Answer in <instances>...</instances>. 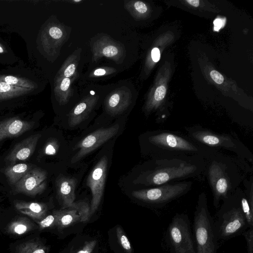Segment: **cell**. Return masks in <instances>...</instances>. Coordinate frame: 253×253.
Wrapping results in <instances>:
<instances>
[{
    "label": "cell",
    "instance_id": "obj_1",
    "mask_svg": "<svg viewBox=\"0 0 253 253\" xmlns=\"http://www.w3.org/2000/svg\"><path fill=\"white\" fill-rule=\"evenodd\" d=\"M204 159L203 173L206 175L212 193L213 206L217 209L220 202L240 187L245 175L252 174L253 169L247 161L212 148Z\"/></svg>",
    "mask_w": 253,
    "mask_h": 253
},
{
    "label": "cell",
    "instance_id": "obj_2",
    "mask_svg": "<svg viewBox=\"0 0 253 253\" xmlns=\"http://www.w3.org/2000/svg\"><path fill=\"white\" fill-rule=\"evenodd\" d=\"M205 168L204 159L199 156L153 157L135 181L146 187H154L198 177Z\"/></svg>",
    "mask_w": 253,
    "mask_h": 253
},
{
    "label": "cell",
    "instance_id": "obj_3",
    "mask_svg": "<svg viewBox=\"0 0 253 253\" xmlns=\"http://www.w3.org/2000/svg\"><path fill=\"white\" fill-rule=\"evenodd\" d=\"M145 137L148 151L152 158L196 155L204 158L211 149L196 143L187 135L169 130L151 131Z\"/></svg>",
    "mask_w": 253,
    "mask_h": 253
},
{
    "label": "cell",
    "instance_id": "obj_4",
    "mask_svg": "<svg viewBox=\"0 0 253 253\" xmlns=\"http://www.w3.org/2000/svg\"><path fill=\"white\" fill-rule=\"evenodd\" d=\"M187 135L200 145L221 151L225 150L235 154L237 157L253 163V154L249 148L237 136L219 133L200 125L186 126Z\"/></svg>",
    "mask_w": 253,
    "mask_h": 253
},
{
    "label": "cell",
    "instance_id": "obj_5",
    "mask_svg": "<svg viewBox=\"0 0 253 253\" xmlns=\"http://www.w3.org/2000/svg\"><path fill=\"white\" fill-rule=\"evenodd\" d=\"M193 235L196 253H216L219 240L204 192L198 196L194 212Z\"/></svg>",
    "mask_w": 253,
    "mask_h": 253
},
{
    "label": "cell",
    "instance_id": "obj_6",
    "mask_svg": "<svg viewBox=\"0 0 253 253\" xmlns=\"http://www.w3.org/2000/svg\"><path fill=\"white\" fill-rule=\"evenodd\" d=\"M219 208L214 221L219 240L232 238L249 228L235 191L222 201Z\"/></svg>",
    "mask_w": 253,
    "mask_h": 253
},
{
    "label": "cell",
    "instance_id": "obj_7",
    "mask_svg": "<svg viewBox=\"0 0 253 253\" xmlns=\"http://www.w3.org/2000/svg\"><path fill=\"white\" fill-rule=\"evenodd\" d=\"M193 184L192 181L186 180L171 182L134 190L131 195L144 203L161 208L187 194L191 189Z\"/></svg>",
    "mask_w": 253,
    "mask_h": 253
},
{
    "label": "cell",
    "instance_id": "obj_8",
    "mask_svg": "<svg viewBox=\"0 0 253 253\" xmlns=\"http://www.w3.org/2000/svg\"><path fill=\"white\" fill-rule=\"evenodd\" d=\"M170 253H196L190 221L185 213H176L171 219L165 236Z\"/></svg>",
    "mask_w": 253,
    "mask_h": 253
},
{
    "label": "cell",
    "instance_id": "obj_9",
    "mask_svg": "<svg viewBox=\"0 0 253 253\" xmlns=\"http://www.w3.org/2000/svg\"><path fill=\"white\" fill-rule=\"evenodd\" d=\"M119 127V125H115L109 127L98 129L87 135L77 144L75 149L79 150L72 157L71 163L79 161L109 140L117 133Z\"/></svg>",
    "mask_w": 253,
    "mask_h": 253
},
{
    "label": "cell",
    "instance_id": "obj_10",
    "mask_svg": "<svg viewBox=\"0 0 253 253\" xmlns=\"http://www.w3.org/2000/svg\"><path fill=\"white\" fill-rule=\"evenodd\" d=\"M108 159L103 157L91 170L87 178V185L91 190L92 200L90 215L97 210L103 196L107 173Z\"/></svg>",
    "mask_w": 253,
    "mask_h": 253
},
{
    "label": "cell",
    "instance_id": "obj_11",
    "mask_svg": "<svg viewBox=\"0 0 253 253\" xmlns=\"http://www.w3.org/2000/svg\"><path fill=\"white\" fill-rule=\"evenodd\" d=\"M92 61L105 57L117 63L122 62L126 50L123 45L107 35H101L91 43Z\"/></svg>",
    "mask_w": 253,
    "mask_h": 253
},
{
    "label": "cell",
    "instance_id": "obj_12",
    "mask_svg": "<svg viewBox=\"0 0 253 253\" xmlns=\"http://www.w3.org/2000/svg\"><path fill=\"white\" fill-rule=\"evenodd\" d=\"M46 172L40 168L31 169L15 184V192L34 196L42 193L46 188Z\"/></svg>",
    "mask_w": 253,
    "mask_h": 253
},
{
    "label": "cell",
    "instance_id": "obj_13",
    "mask_svg": "<svg viewBox=\"0 0 253 253\" xmlns=\"http://www.w3.org/2000/svg\"><path fill=\"white\" fill-rule=\"evenodd\" d=\"M132 94L130 90L123 86L111 92L106 97L105 108L107 112L112 115L123 113L130 105Z\"/></svg>",
    "mask_w": 253,
    "mask_h": 253
},
{
    "label": "cell",
    "instance_id": "obj_14",
    "mask_svg": "<svg viewBox=\"0 0 253 253\" xmlns=\"http://www.w3.org/2000/svg\"><path fill=\"white\" fill-rule=\"evenodd\" d=\"M41 137V134H35L16 144L6 156L5 160L12 164L27 160L34 153Z\"/></svg>",
    "mask_w": 253,
    "mask_h": 253
},
{
    "label": "cell",
    "instance_id": "obj_15",
    "mask_svg": "<svg viewBox=\"0 0 253 253\" xmlns=\"http://www.w3.org/2000/svg\"><path fill=\"white\" fill-rule=\"evenodd\" d=\"M33 122L27 121L17 117L0 122V142L6 138L17 137L31 129Z\"/></svg>",
    "mask_w": 253,
    "mask_h": 253
},
{
    "label": "cell",
    "instance_id": "obj_16",
    "mask_svg": "<svg viewBox=\"0 0 253 253\" xmlns=\"http://www.w3.org/2000/svg\"><path fill=\"white\" fill-rule=\"evenodd\" d=\"M98 99L99 96L94 95H89L83 98L69 114V125L74 127L85 120L95 107Z\"/></svg>",
    "mask_w": 253,
    "mask_h": 253
},
{
    "label": "cell",
    "instance_id": "obj_17",
    "mask_svg": "<svg viewBox=\"0 0 253 253\" xmlns=\"http://www.w3.org/2000/svg\"><path fill=\"white\" fill-rule=\"evenodd\" d=\"M77 180L64 175L60 176L56 180L57 195L62 202V209L70 207L75 199V190Z\"/></svg>",
    "mask_w": 253,
    "mask_h": 253
},
{
    "label": "cell",
    "instance_id": "obj_18",
    "mask_svg": "<svg viewBox=\"0 0 253 253\" xmlns=\"http://www.w3.org/2000/svg\"><path fill=\"white\" fill-rule=\"evenodd\" d=\"M44 43L46 47L56 48L60 47L64 42L67 33L63 28L57 24H52L46 27L44 33Z\"/></svg>",
    "mask_w": 253,
    "mask_h": 253
},
{
    "label": "cell",
    "instance_id": "obj_19",
    "mask_svg": "<svg viewBox=\"0 0 253 253\" xmlns=\"http://www.w3.org/2000/svg\"><path fill=\"white\" fill-rule=\"evenodd\" d=\"M75 80L65 77L55 78L54 92L60 105L67 103L73 95L72 84Z\"/></svg>",
    "mask_w": 253,
    "mask_h": 253
},
{
    "label": "cell",
    "instance_id": "obj_20",
    "mask_svg": "<svg viewBox=\"0 0 253 253\" xmlns=\"http://www.w3.org/2000/svg\"><path fill=\"white\" fill-rule=\"evenodd\" d=\"M81 53V49L79 48L69 56L59 70L55 78L65 77L76 79L79 75L78 66Z\"/></svg>",
    "mask_w": 253,
    "mask_h": 253
},
{
    "label": "cell",
    "instance_id": "obj_21",
    "mask_svg": "<svg viewBox=\"0 0 253 253\" xmlns=\"http://www.w3.org/2000/svg\"><path fill=\"white\" fill-rule=\"evenodd\" d=\"M56 216L55 225L63 229L77 222H81V216L76 209L69 207L54 211Z\"/></svg>",
    "mask_w": 253,
    "mask_h": 253
},
{
    "label": "cell",
    "instance_id": "obj_22",
    "mask_svg": "<svg viewBox=\"0 0 253 253\" xmlns=\"http://www.w3.org/2000/svg\"><path fill=\"white\" fill-rule=\"evenodd\" d=\"M15 206L22 213L37 218L43 217L47 210L45 204L37 202H18L16 203Z\"/></svg>",
    "mask_w": 253,
    "mask_h": 253
},
{
    "label": "cell",
    "instance_id": "obj_23",
    "mask_svg": "<svg viewBox=\"0 0 253 253\" xmlns=\"http://www.w3.org/2000/svg\"><path fill=\"white\" fill-rule=\"evenodd\" d=\"M31 169L32 166L29 164L19 163L7 167L4 170V173L9 182L12 185H15Z\"/></svg>",
    "mask_w": 253,
    "mask_h": 253
},
{
    "label": "cell",
    "instance_id": "obj_24",
    "mask_svg": "<svg viewBox=\"0 0 253 253\" xmlns=\"http://www.w3.org/2000/svg\"><path fill=\"white\" fill-rule=\"evenodd\" d=\"M33 89L17 87L4 82H0V100L8 99L23 95Z\"/></svg>",
    "mask_w": 253,
    "mask_h": 253
},
{
    "label": "cell",
    "instance_id": "obj_25",
    "mask_svg": "<svg viewBox=\"0 0 253 253\" xmlns=\"http://www.w3.org/2000/svg\"><path fill=\"white\" fill-rule=\"evenodd\" d=\"M235 193L248 222L249 228H253V208L250 205L244 190L239 187L236 189Z\"/></svg>",
    "mask_w": 253,
    "mask_h": 253
},
{
    "label": "cell",
    "instance_id": "obj_26",
    "mask_svg": "<svg viewBox=\"0 0 253 253\" xmlns=\"http://www.w3.org/2000/svg\"><path fill=\"white\" fill-rule=\"evenodd\" d=\"M0 82H4L15 86L32 89L36 87V84L28 79L10 75H0Z\"/></svg>",
    "mask_w": 253,
    "mask_h": 253
},
{
    "label": "cell",
    "instance_id": "obj_27",
    "mask_svg": "<svg viewBox=\"0 0 253 253\" xmlns=\"http://www.w3.org/2000/svg\"><path fill=\"white\" fill-rule=\"evenodd\" d=\"M124 6L125 8L134 17L145 14L148 11L146 4L141 1H128Z\"/></svg>",
    "mask_w": 253,
    "mask_h": 253
},
{
    "label": "cell",
    "instance_id": "obj_28",
    "mask_svg": "<svg viewBox=\"0 0 253 253\" xmlns=\"http://www.w3.org/2000/svg\"><path fill=\"white\" fill-rule=\"evenodd\" d=\"M70 207L76 209L81 216V222H85L88 221L91 215L90 208L87 202L84 201L74 202Z\"/></svg>",
    "mask_w": 253,
    "mask_h": 253
},
{
    "label": "cell",
    "instance_id": "obj_29",
    "mask_svg": "<svg viewBox=\"0 0 253 253\" xmlns=\"http://www.w3.org/2000/svg\"><path fill=\"white\" fill-rule=\"evenodd\" d=\"M18 253H46L45 248L36 242L26 243L21 245Z\"/></svg>",
    "mask_w": 253,
    "mask_h": 253
},
{
    "label": "cell",
    "instance_id": "obj_30",
    "mask_svg": "<svg viewBox=\"0 0 253 253\" xmlns=\"http://www.w3.org/2000/svg\"><path fill=\"white\" fill-rule=\"evenodd\" d=\"M245 187L244 191L248 200L250 205L253 208V177L251 175L249 178H245L243 181Z\"/></svg>",
    "mask_w": 253,
    "mask_h": 253
},
{
    "label": "cell",
    "instance_id": "obj_31",
    "mask_svg": "<svg viewBox=\"0 0 253 253\" xmlns=\"http://www.w3.org/2000/svg\"><path fill=\"white\" fill-rule=\"evenodd\" d=\"M116 233L119 242L123 249L127 253H131V244L125 233L120 226L116 229Z\"/></svg>",
    "mask_w": 253,
    "mask_h": 253
},
{
    "label": "cell",
    "instance_id": "obj_32",
    "mask_svg": "<svg viewBox=\"0 0 253 253\" xmlns=\"http://www.w3.org/2000/svg\"><path fill=\"white\" fill-rule=\"evenodd\" d=\"M116 72V70L111 67H104L97 68L92 71L89 74V77L94 78L107 76Z\"/></svg>",
    "mask_w": 253,
    "mask_h": 253
},
{
    "label": "cell",
    "instance_id": "obj_33",
    "mask_svg": "<svg viewBox=\"0 0 253 253\" xmlns=\"http://www.w3.org/2000/svg\"><path fill=\"white\" fill-rule=\"evenodd\" d=\"M59 149V143L55 139H51L48 141L43 148V153L47 155H55Z\"/></svg>",
    "mask_w": 253,
    "mask_h": 253
},
{
    "label": "cell",
    "instance_id": "obj_34",
    "mask_svg": "<svg viewBox=\"0 0 253 253\" xmlns=\"http://www.w3.org/2000/svg\"><path fill=\"white\" fill-rule=\"evenodd\" d=\"M247 245V253H253V228H248L242 234Z\"/></svg>",
    "mask_w": 253,
    "mask_h": 253
},
{
    "label": "cell",
    "instance_id": "obj_35",
    "mask_svg": "<svg viewBox=\"0 0 253 253\" xmlns=\"http://www.w3.org/2000/svg\"><path fill=\"white\" fill-rule=\"evenodd\" d=\"M55 222L56 216L53 212V214L49 215L41 220L40 222V225L42 228H46L52 225H55Z\"/></svg>",
    "mask_w": 253,
    "mask_h": 253
},
{
    "label": "cell",
    "instance_id": "obj_36",
    "mask_svg": "<svg viewBox=\"0 0 253 253\" xmlns=\"http://www.w3.org/2000/svg\"><path fill=\"white\" fill-rule=\"evenodd\" d=\"M96 244V240L86 242L84 243V246L76 253H92Z\"/></svg>",
    "mask_w": 253,
    "mask_h": 253
},
{
    "label": "cell",
    "instance_id": "obj_37",
    "mask_svg": "<svg viewBox=\"0 0 253 253\" xmlns=\"http://www.w3.org/2000/svg\"><path fill=\"white\" fill-rule=\"evenodd\" d=\"M166 89L163 85L158 86L154 93V99L157 102L162 100L166 95Z\"/></svg>",
    "mask_w": 253,
    "mask_h": 253
},
{
    "label": "cell",
    "instance_id": "obj_38",
    "mask_svg": "<svg viewBox=\"0 0 253 253\" xmlns=\"http://www.w3.org/2000/svg\"><path fill=\"white\" fill-rule=\"evenodd\" d=\"M210 76L211 79L218 84H221L223 82V77L215 70L211 71L210 73Z\"/></svg>",
    "mask_w": 253,
    "mask_h": 253
},
{
    "label": "cell",
    "instance_id": "obj_39",
    "mask_svg": "<svg viewBox=\"0 0 253 253\" xmlns=\"http://www.w3.org/2000/svg\"><path fill=\"white\" fill-rule=\"evenodd\" d=\"M27 230V227L25 224L22 223H18L15 225L14 231L18 234L24 233Z\"/></svg>",
    "mask_w": 253,
    "mask_h": 253
},
{
    "label": "cell",
    "instance_id": "obj_40",
    "mask_svg": "<svg viewBox=\"0 0 253 253\" xmlns=\"http://www.w3.org/2000/svg\"><path fill=\"white\" fill-rule=\"evenodd\" d=\"M151 56L154 62L159 61L160 59V52L159 48L157 47L153 48L151 50Z\"/></svg>",
    "mask_w": 253,
    "mask_h": 253
},
{
    "label": "cell",
    "instance_id": "obj_41",
    "mask_svg": "<svg viewBox=\"0 0 253 253\" xmlns=\"http://www.w3.org/2000/svg\"><path fill=\"white\" fill-rule=\"evenodd\" d=\"M214 30L216 31H218L219 30L224 26V22L222 20L220 19H216L214 22Z\"/></svg>",
    "mask_w": 253,
    "mask_h": 253
},
{
    "label": "cell",
    "instance_id": "obj_42",
    "mask_svg": "<svg viewBox=\"0 0 253 253\" xmlns=\"http://www.w3.org/2000/svg\"><path fill=\"white\" fill-rule=\"evenodd\" d=\"M186 1L194 7H198L199 5L200 1L198 0H189Z\"/></svg>",
    "mask_w": 253,
    "mask_h": 253
},
{
    "label": "cell",
    "instance_id": "obj_43",
    "mask_svg": "<svg viewBox=\"0 0 253 253\" xmlns=\"http://www.w3.org/2000/svg\"><path fill=\"white\" fill-rule=\"evenodd\" d=\"M4 50L3 48L0 45V53H3Z\"/></svg>",
    "mask_w": 253,
    "mask_h": 253
},
{
    "label": "cell",
    "instance_id": "obj_44",
    "mask_svg": "<svg viewBox=\"0 0 253 253\" xmlns=\"http://www.w3.org/2000/svg\"><path fill=\"white\" fill-rule=\"evenodd\" d=\"M73 1H74V2H80V1H82V0H74Z\"/></svg>",
    "mask_w": 253,
    "mask_h": 253
}]
</instances>
